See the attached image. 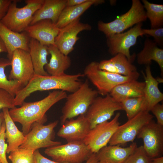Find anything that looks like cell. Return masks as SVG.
Wrapping results in <instances>:
<instances>
[{
    "mask_svg": "<svg viewBox=\"0 0 163 163\" xmlns=\"http://www.w3.org/2000/svg\"><path fill=\"white\" fill-rule=\"evenodd\" d=\"M0 163H2L0 161Z\"/></svg>",
    "mask_w": 163,
    "mask_h": 163,
    "instance_id": "obj_45",
    "label": "cell"
},
{
    "mask_svg": "<svg viewBox=\"0 0 163 163\" xmlns=\"http://www.w3.org/2000/svg\"><path fill=\"white\" fill-rule=\"evenodd\" d=\"M8 59L0 58V89L4 90L14 97L23 87L18 81L8 79L5 73V68L11 66Z\"/></svg>",
    "mask_w": 163,
    "mask_h": 163,
    "instance_id": "obj_29",
    "label": "cell"
},
{
    "mask_svg": "<svg viewBox=\"0 0 163 163\" xmlns=\"http://www.w3.org/2000/svg\"><path fill=\"white\" fill-rule=\"evenodd\" d=\"M98 66L101 70L126 76L132 75L138 72L136 66L121 54H118L110 59L101 61L98 62Z\"/></svg>",
    "mask_w": 163,
    "mask_h": 163,
    "instance_id": "obj_21",
    "label": "cell"
},
{
    "mask_svg": "<svg viewBox=\"0 0 163 163\" xmlns=\"http://www.w3.org/2000/svg\"><path fill=\"white\" fill-rule=\"evenodd\" d=\"M153 118L149 112L141 111L124 124L120 125L108 143L110 145H120L134 142L142 128Z\"/></svg>",
    "mask_w": 163,
    "mask_h": 163,
    "instance_id": "obj_10",
    "label": "cell"
},
{
    "mask_svg": "<svg viewBox=\"0 0 163 163\" xmlns=\"http://www.w3.org/2000/svg\"><path fill=\"white\" fill-rule=\"evenodd\" d=\"M137 61L139 65H150L152 61L158 64L161 70V75L163 76V49L153 41L147 38L144 42L142 50L137 55Z\"/></svg>",
    "mask_w": 163,
    "mask_h": 163,
    "instance_id": "obj_24",
    "label": "cell"
},
{
    "mask_svg": "<svg viewBox=\"0 0 163 163\" xmlns=\"http://www.w3.org/2000/svg\"><path fill=\"white\" fill-rule=\"evenodd\" d=\"M2 52L7 53V50L3 42L0 37V53Z\"/></svg>",
    "mask_w": 163,
    "mask_h": 163,
    "instance_id": "obj_42",
    "label": "cell"
},
{
    "mask_svg": "<svg viewBox=\"0 0 163 163\" xmlns=\"http://www.w3.org/2000/svg\"><path fill=\"white\" fill-rule=\"evenodd\" d=\"M97 163H102L100 161H98Z\"/></svg>",
    "mask_w": 163,
    "mask_h": 163,
    "instance_id": "obj_44",
    "label": "cell"
},
{
    "mask_svg": "<svg viewBox=\"0 0 163 163\" xmlns=\"http://www.w3.org/2000/svg\"><path fill=\"white\" fill-rule=\"evenodd\" d=\"M137 147L136 142L122 147L119 145H106L96 154L98 161L102 163H123Z\"/></svg>",
    "mask_w": 163,
    "mask_h": 163,
    "instance_id": "obj_20",
    "label": "cell"
},
{
    "mask_svg": "<svg viewBox=\"0 0 163 163\" xmlns=\"http://www.w3.org/2000/svg\"><path fill=\"white\" fill-rule=\"evenodd\" d=\"M48 48L51 58L45 66L46 71L50 75H59L65 73L71 65L70 58L62 53L55 45H50Z\"/></svg>",
    "mask_w": 163,
    "mask_h": 163,
    "instance_id": "obj_23",
    "label": "cell"
},
{
    "mask_svg": "<svg viewBox=\"0 0 163 163\" xmlns=\"http://www.w3.org/2000/svg\"><path fill=\"white\" fill-rule=\"evenodd\" d=\"M91 29L90 24L81 22L79 18L60 29L55 39V45L62 53L68 56L74 50L75 44L79 39L78 34Z\"/></svg>",
    "mask_w": 163,
    "mask_h": 163,
    "instance_id": "obj_15",
    "label": "cell"
},
{
    "mask_svg": "<svg viewBox=\"0 0 163 163\" xmlns=\"http://www.w3.org/2000/svg\"><path fill=\"white\" fill-rule=\"evenodd\" d=\"M120 110H123L121 103L116 101L109 94L104 97H96L85 115L91 129L108 121L116 111Z\"/></svg>",
    "mask_w": 163,
    "mask_h": 163,
    "instance_id": "obj_12",
    "label": "cell"
},
{
    "mask_svg": "<svg viewBox=\"0 0 163 163\" xmlns=\"http://www.w3.org/2000/svg\"><path fill=\"white\" fill-rule=\"evenodd\" d=\"M142 2L146 14L150 22L151 28L162 27L163 25V5L151 3L146 0Z\"/></svg>",
    "mask_w": 163,
    "mask_h": 163,
    "instance_id": "obj_30",
    "label": "cell"
},
{
    "mask_svg": "<svg viewBox=\"0 0 163 163\" xmlns=\"http://www.w3.org/2000/svg\"><path fill=\"white\" fill-rule=\"evenodd\" d=\"M67 96L66 92L54 90L42 100L33 102H24L20 107L10 109L9 113L14 122L21 125L22 132L25 135L34 123L46 122V112L54 104L66 99Z\"/></svg>",
    "mask_w": 163,
    "mask_h": 163,
    "instance_id": "obj_1",
    "label": "cell"
},
{
    "mask_svg": "<svg viewBox=\"0 0 163 163\" xmlns=\"http://www.w3.org/2000/svg\"><path fill=\"white\" fill-rule=\"evenodd\" d=\"M0 37L6 47L8 59L11 60L14 52L17 49L29 52L30 38L24 31L18 33L8 28L0 21Z\"/></svg>",
    "mask_w": 163,
    "mask_h": 163,
    "instance_id": "obj_18",
    "label": "cell"
},
{
    "mask_svg": "<svg viewBox=\"0 0 163 163\" xmlns=\"http://www.w3.org/2000/svg\"><path fill=\"white\" fill-rule=\"evenodd\" d=\"M145 83L144 90L143 111L149 112L155 105L163 100V94L158 87L159 82L153 76L150 65L146 66L145 74L143 72Z\"/></svg>",
    "mask_w": 163,
    "mask_h": 163,
    "instance_id": "obj_19",
    "label": "cell"
},
{
    "mask_svg": "<svg viewBox=\"0 0 163 163\" xmlns=\"http://www.w3.org/2000/svg\"><path fill=\"white\" fill-rule=\"evenodd\" d=\"M90 125L85 115L76 119L66 120L57 133V135L65 139L67 142L83 141L91 129Z\"/></svg>",
    "mask_w": 163,
    "mask_h": 163,
    "instance_id": "obj_16",
    "label": "cell"
},
{
    "mask_svg": "<svg viewBox=\"0 0 163 163\" xmlns=\"http://www.w3.org/2000/svg\"><path fill=\"white\" fill-rule=\"evenodd\" d=\"M5 125L4 121L0 133V161L2 163H8L6 156L8 145L5 142Z\"/></svg>",
    "mask_w": 163,
    "mask_h": 163,
    "instance_id": "obj_36",
    "label": "cell"
},
{
    "mask_svg": "<svg viewBox=\"0 0 163 163\" xmlns=\"http://www.w3.org/2000/svg\"><path fill=\"white\" fill-rule=\"evenodd\" d=\"M98 62L92 61L86 66L84 74L97 88L98 93L105 96L110 94L116 86L133 80H137L140 74L137 72L129 76L107 72L100 69Z\"/></svg>",
    "mask_w": 163,
    "mask_h": 163,
    "instance_id": "obj_4",
    "label": "cell"
},
{
    "mask_svg": "<svg viewBox=\"0 0 163 163\" xmlns=\"http://www.w3.org/2000/svg\"><path fill=\"white\" fill-rule=\"evenodd\" d=\"M84 74L46 76L34 75L29 83L21 89L14 98V105L21 106L31 94L38 91L54 90L72 93L80 86L82 82L79 79Z\"/></svg>",
    "mask_w": 163,
    "mask_h": 163,
    "instance_id": "obj_2",
    "label": "cell"
},
{
    "mask_svg": "<svg viewBox=\"0 0 163 163\" xmlns=\"http://www.w3.org/2000/svg\"><path fill=\"white\" fill-rule=\"evenodd\" d=\"M142 25V23H138L125 32L115 34L107 37V43L110 55L114 56L121 54L132 63L136 56L135 54L131 55L129 50L136 44L138 37L144 35Z\"/></svg>",
    "mask_w": 163,
    "mask_h": 163,
    "instance_id": "obj_9",
    "label": "cell"
},
{
    "mask_svg": "<svg viewBox=\"0 0 163 163\" xmlns=\"http://www.w3.org/2000/svg\"><path fill=\"white\" fill-rule=\"evenodd\" d=\"M44 152L53 161L63 163H82L93 153L83 141L46 148Z\"/></svg>",
    "mask_w": 163,
    "mask_h": 163,
    "instance_id": "obj_8",
    "label": "cell"
},
{
    "mask_svg": "<svg viewBox=\"0 0 163 163\" xmlns=\"http://www.w3.org/2000/svg\"><path fill=\"white\" fill-rule=\"evenodd\" d=\"M98 161L96 153H92L86 161L85 163H97Z\"/></svg>",
    "mask_w": 163,
    "mask_h": 163,
    "instance_id": "obj_40",
    "label": "cell"
},
{
    "mask_svg": "<svg viewBox=\"0 0 163 163\" xmlns=\"http://www.w3.org/2000/svg\"><path fill=\"white\" fill-rule=\"evenodd\" d=\"M137 137L143 142L144 149L150 158L160 156L163 152V126L153 120L141 129Z\"/></svg>",
    "mask_w": 163,
    "mask_h": 163,
    "instance_id": "obj_13",
    "label": "cell"
},
{
    "mask_svg": "<svg viewBox=\"0 0 163 163\" xmlns=\"http://www.w3.org/2000/svg\"><path fill=\"white\" fill-rule=\"evenodd\" d=\"M151 158L147 155L143 145L138 147L123 163H150Z\"/></svg>",
    "mask_w": 163,
    "mask_h": 163,
    "instance_id": "obj_33",
    "label": "cell"
},
{
    "mask_svg": "<svg viewBox=\"0 0 163 163\" xmlns=\"http://www.w3.org/2000/svg\"><path fill=\"white\" fill-rule=\"evenodd\" d=\"M13 0H0V21L6 15Z\"/></svg>",
    "mask_w": 163,
    "mask_h": 163,
    "instance_id": "obj_39",
    "label": "cell"
},
{
    "mask_svg": "<svg viewBox=\"0 0 163 163\" xmlns=\"http://www.w3.org/2000/svg\"><path fill=\"white\" fill-rule=\"evenodd\" d=\"M67 0H44L34 14L30 25L42 20H50L56 24L62 11L66 6Z\"/></svg>",
    "mask_w": 163,
    "mask_h": 163,
    "instance_id": "obj_22",
    "label": "cell"
},
{
    "mask_svg": "<svg viewBox=\"0 0 163 163\" xmlns=\"http://www.w3.org/2000/svg\"><path fill=\"white\" fill-rule=\"evenodd\" d=\"M147 19L145 11L141 2L139 0H133L131 6L126 13L109 22L99 21L98 28L107 38L122 33L134 25L145 21Z\"/></svg>",
    "mask_w": 163,
    "mask_h": 163,
    "instance_id": "obj_6",
    "label": "cell"
},
{
    "mask_svg": "<svg viewBox=\"0 0 163 163\" xmlns=\"http://www.w3.org/2000/svg\"><path fill=\"white\" fill-rule=\"evenodd\" d=\"M14 98L6 91L0 89V110L4 108L11 109L16 107Z\"/></svg>",
    "mask_w": 163,
    "mask_h": 163,
    "instance_id": "obj_34",
    "label": "cell"
},
{
    "mask_svg": "<svg viewBox=\"0 0 163 163\" xmlns=\"http://www.w3.org/2000/svg\"><path fill=\"white\" fill-rule=\"evenodd\" d=\"M104 2V0H89L79 5L66 6L62 11L55 25L59 28H62L80 18V16L92 5L101 4Z\"/></svg>",
    "mask_w": 163,
    "mask_h": 163,
    "instance_id": "obj_27",
    "label": "cell"
},
{
    "mask_svg": "<svg viewBox=\"0 0 163 163\" xmlns=\"http://www.w3.org/2000/svg\"><path fill=\"white\" fill-rule=\"evenodd\" d=\"M19 1L13 0L1 22L11 30L21 33L30 25L34 14L40 7L44 0H26V5L22 8L17 7Z\"/></svg>",
    "mask_w": 163,
    "mask_h": 163,
    "instance_id": "obj_5",
    "label": "cell"
},
{
    "mask_svg": "<svg viewBox=\"0 0 163 163\" xmlns=\"http://www.w3.org/2000/svg\"><path fill=\"white\" fill-rule=\"evenodd\" d=\"M11 61V68L8 79L18 81L24 87L35 75L29 53L17 49L14 52Z\"/></svg>",
    "mask_w": 163,
    "mask_h": 163,
    "instance_id": "obj_14",
    "label": "cell"
},
{
    "mask_svg": "<svg viewBox=\"0 0 163 163\" xmlns=\"http://www.w3.org/2000/svg\"><path fill=\"white\" fill-rule=\"evenodd\" d=\"M40 121L34 123L29 132L25 135L24 141L19 147L33 152L41 148H49L61 144L53 140L54 129L58 123L57 120L48 125Z\"/></svg>",
    "mask_w": 163,
    "mask_h": 163,
    "instance_id": "obj_7",
    "label": "cell"
},
{
    "mask_svg": "<svg viewBox=\"0 0 163 163\" xmlns=\"http://www.w3.org/2000/svg\"><path fill=\"white\" fill-rule=\"evenodd\" d=\"M145 85V82L132 80L116 86L109 94L119 103L128 98L143 97Z\"/></svg>",
    "mask_w": 163,
    "mask_h": 163,
    "instance_id": "obj_25",
    "label": "cell"
},
{
    "mask_svg": "<svg viewBox=\"0 0 163 163\" xmlns=\"http://www.w3.org/2000/svg\"><path fill=\"white\" fill-rule=\"evenodd\" d=\"M120 113H117L110 121L98 124L91 129L83 141L93 153H96L107 145L120 125Z\"/></svg>",
    "mask_w": 163,
    "mask_h": 163,
    "instance_id": "obj_11",
    "label": "cell"
},
{
    "mask_svg": "<svg viewBox=\"0 0 163 163\" xmlns=\"http://www.w3.org/2000/svg\"><path fill=\"white\" fill-rule=\"evenodd\" d=\"M4 121L3 113L2 112H0V133L1 131L2 125Z\"/></svg>",
    "mask_w": 163,
    "mask_h": 163,
    "instance_id": "obj_43",
    "label": "cell"
},
{
    "mask_svg": "<svg viewBox=\"0 0 163 163\" xmlns=\"http://www.w3.org/2000/svg\"><path fill=\"white\" fill-rule=\"evenodd\" d=\"M144 35H149L153 37L154 41L161 47L163 46V28L162 27L155 28L142 29Z\"/></svg>",
    "mask_w": 163,
    "mask_h": 163,
    "instance_id": "obj_35",
    "label": "cell"
},
{
    "mask_svg": "<svg viewBox=\"0 0 163 163\" xmlns=\"http://www.w3.org/2000/svg\"><path fill=\"white\" fill-rule=\"evenodd\" d=\"M34 152L19 148L11 152L8 157L12 163H35Z\"/></svg>",
    "mask_w": 163,
    "mask_h": 163,
    "instance_id": "obj_32",
    "label": "cell"
},
{
    "mask_svg": "<svg viewBox=\"0 0 163 163\" xmlns=\"http://www.w3.org/2000/svg\"><path fill=\"white\" fill-rule=\"evenodd\" d=\"M98 94L97 90L90 87L88 79L82 82L78 89L67 95L62 109L61 124L68 120L85 114Z\"/></svg>",
    "mask_w": 163,
    "mask_h": 163,
    "instance_id": "obj_3",
    "label": "cell"
},
{
    "mask_svg": "<svg viewBox=\"0 0 163 163\" xmlns=\"http://www.w3.org/2000/svg\"><path fill=\"white\" fill-rule=\"evenodd\" d=\"M2 110L5 125V136L8 143L6 153L8 154L19 148L24 141L25 136L11 117L9 109L4 108Z\"/></svg>",
    "mask_w": 163,
    "mask_h": 163,
    "instance_id": "obj_28",
    "label": "cell"
},
{
    "mask_svg": "<svg viewBox=\"0 0 163 163\" xmlns=\"http://www.w3.org/2000/svg\"><path fill=\"white\" fill-rule=\"evenodd\" d=\"M60 30L51 20H44L29 25L24 31L30 38L36 40L43 45L49 46H56L55 39Z\"/></svg>",
    "mask_w": 163,
    "mask_h": 163,
    "instance_id": "obj_17",
    "label": "cell"
},
{
    "mask_svg": "<svg viewBox=\"0 0 163 163\" xmlns=\"http://www.w3.org/2000/svg\"><path fill=\"white\" fill-rule=\"evenodd\" d=\"M29 47V53L35 75H49L44 69L45 66L48 63L47 57L49 54L48 46L41 44L35 39L30 38Z\"/></svg>",
    "mask_w": 163,
    "mask_h": 163,
    "instance_id": "obj_26",
    "label": "cell"
},
{
    "mask_svg": "<svg viewBox=\"0 0 163 163\" xmlns=\"http://www.w3.org/2000/svg\"><path fill=\"white\" fill-rule=\"evenodd\" d=\"M150 163H163V157L159 156L151 158Z\"/></svg>",
    "mask_w": 163,
    "mask_h": 163,
    "instance_id": "obj_41",
    "label": "cell"
},
{
    "mask_svg": "<svg viewBox=\"0 0 163 163\" xmlns=\"http://www.w3.org/2000/svg\"><path fill=\"white\" fill-rule=\"evenodd\" d=\"M35 163H63L50 160L43 156L39 149L34 152Z\"/></svg>",
    "mask_w": 163,
    "mask_h": 163,
    "instance_id": "obj_38",
    "label": "cell"
},
{
    "mask_svg": "<svg viewBox=\"0 0 163 163\" xmlns=\"http://www.w3.org/2000/svg\"><path fill=\"white\" fill-rule=\"evenodd\" d=\"M143 97L129 98L125 99L120 103L123 110L126 113L128 120L143 111Z\"/></svg>",
    "mask_w": 163,
    "mask_h": 163,
    "instance_id": "obj_31",
    "label": "cell"
},
{
    "mask_svg": "<svg viewBox=\"0 0 163 163\" xmlns=\"http://www.w3.org/2000/svg\"><path fill=\"white\" fill-rule=\"evenodd\" d=\"M150 111L155 116L157 123L163 126V104L159 103L156 104L152 108Z\"/></svg>",
    "mask_w": 163,
    "mask_h": 163,
    "instance_id": "obj_37",
    "label": "cell"
}]
</instances>
